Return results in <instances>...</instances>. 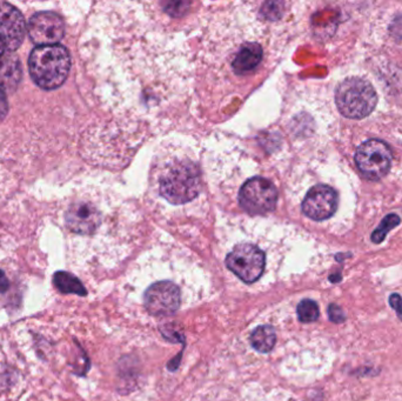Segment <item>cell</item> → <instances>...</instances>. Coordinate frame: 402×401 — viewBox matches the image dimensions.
Masks as SVG:
<instances>
[{"label":"cell","mask_w":402,"mask_h":401,"mask_svg":"<svg viewBox=\"0 0 402 401\" xmlns=\"http://www.w3.org/2000/svg\"><path fill=\"white\" fill-rule=\"evenodd\" d=\"M142 302L145 310L151 315H175L183 304V290L170 279L158 280L146 289Z\"/></svg>","instance_id":"cell-6"},{"label":"cell","mask_w":402,"mask_h":401,"mask_svg":"<svg viewBox=\"0 0 402 401\" xmlns=\"http://www.w3.org/2000/svg\"><path fill=\"white\" fill-rule=\"evenodd\" d=\"M390 306L397 312L399 318L402 320V299L399 294H392L390 297Z\"/></svg>","instance_id":"cell-19"},{"label":"cell","mask_w":402,"mask_h":401,"mask_svg":"<svg viewBox=\"0 0 402 401\" xmlns=\"http://www.w3.org/2000/svg\"><path fill=\"white\" fill-rule=\"evenodd\" d=\"M9 279L6 277V274L0 269V293H5L6 291L9 290Z\"/></svg>","instance_id":"cell-21"},{"label":"cell","mask_w":402,"mask_h":401,"mask_svg":"<svg viewBox=\"0 0 402 401\" xmlns=\"http://www.w3.org/2000/svg\"><path fill=\"white\" fill-rule=\"evenodd\" d=\"M393 154L385 141L369 139L357 149L355 162L360 173L369 180H380L390 172Z\"/></svg>","instance_id":"cell-5"},{"label":"cell","mask_w":402,"mask_h":401,"mask_svg":"<svg viewBox=\"0 0 402 401\" xmlns=\"http://www.w3.org/2000/svg\"><path fill=\"white\" fill-rule=\"evenodd\" d=\"M5 49H6V47H5L4 42H3V39L0 38V58L4 56Z\"/></svg>","instance_id":"cell-22"},{"label":"cell","mask_w":402,"mask_h":401,"mask_svg":"<svg viewBox=\"0 0 402 401\" xmlns=\"http://www.w3.org/2000/svg\"><path fill=\"white\" fill-rule=\"evenodd\" d=\"M53 282L55 287L62 293H75L81 295V297L88 294L85 287H84L83 284L80 282L78 278H75V276L67 274V272H62V271L57 272V274H54Z\"/></svg>","instance_id":"cell-15"},{"label":"cell","mask_w":402,"mask_h":401,"mask_svg":"<svg viewBox=\"0 0 402 401\" xmlns=\"http://www.w3.org/2000/svg\"><path fill=\"white\" fill-rule=\"evenodd\" d=\"M159 193L173 205H183L197 198L201 189L199 167L192 160H173L160 173Z\"/></svg>","instance_id":"cell-2"},{"label":"cell","mask_w":402,"mask_h":401,"mask_svg":"<svg viewBox=\"0 0 402 401\" xmlns=\"http://www.w3.org/2000/svg\"><path fill=\"white\" fill-rule=\"evenodd\" d=\"M25 18L21 11L9 3L0 1V38L10 52L21 47L25 39Z\"/></svg>","instance_id":"cell-10"},{"label":"cell","mask_w":402,"mask_h":401,"mask_svg":"<svg viewBox=\"0 0 402 401\" xmlns=\"http://www.w3.org/2000/svg\"><path fill=\"white\" fill-rule=\"evenodd\" d=\"M336 106L349 119H364L377 104V95L368 80L359 77L344 79L336 91Z\"/></svg>","instance_id":"cell-3"},{"label":"cell","mask_w":402,"mask_h":401,"mask_svg":"<svg viewBox=\"0 0 402 401\" xmlns=\"http://www.w3.org/2000/svg\"><path fill=\"white\" fill-rule=\"evenodd\" d=\"M400 223H401V219H400L399 215H387V217H385V219L382 220L381 223L379 225V228L372 233L370 239L375 244H381L387 234H388V232L392 231L394 228H397Z\"/></svg>","instance_id":"cell-16"},{"label":"cell","mask_w":402,"mask_h":401,"mask_svg":"<svg viewBox=\"0 0 402 401\" xmlns=\"http://www.w3.org/2000/svg\"><path fill=\"white\" fill-rule=\"evenodd\" d=\"M277 200V189L273 182L265 178L249 179L239 192L240 206L251 215H266L273 211Z\"/></svg>","instance_id":"cell-7"},{"label":"cell","mask_w":402,"mask_h":401,"mask_svg":"<svg viewBox=\"0 0 402 401\" xmlns=\"http://www.w3.org/2000/svg\"><path fill=\"white\" fill-rule=\"evenodd\" d=\"M70 69L71 56L65 46H38L29 54V75L36 85L46 91L62 86Z\"/></svg>","instance_id":"cell-1"},{"label":"cell","mask_w":402,"mask_h":401,"mask_svg":"<svg viewBox=\"0 0 402 401\" xmlns=\"http://www.w3.org/2000/svg\"><path fill=\"white\" fill-rule=\"evenodd\" d=\"M226 266L245 284L257 282L266 269V254L253 244L236 245L226 256Z\"/></svg>","instance_id":"cell-4"},{"label":"cell","mask_w":402,"mask_h":401,"mask_svg":"<svg viewBox=\"0 0 402 401\" xmlns=\"http://www.w3.org/2000/svg\"><path fill=\"white\" fill-rule=\"evenodd\" d=\"M8 113H9L8 98H6V95H5L4 92L0 90V121H3L6 118Z\"/></svg>","instance_id":"cell-20"},{"label":"cell","mask_w":402,"mask_h":401,"mask_svg":"<svg viewBox=\"0 0 402 401\" xmlns=\"http://www.w3.org/2000/svg\"><path fill=\"white\" fill-rule=\"evenodd\" d=\"M249 341L257 352L268 353L273 350L277 343V333L270 325L257 326L249 337Z\"/></svg>","instance_id":"cell-14"},{"label":"cell","mask_w":402,"mask_h":401,"mask_svg":"<svg viewBox=\"0 0 402 401\" xmlns=\"http://www.w3.org/2000/svg\"><path fill=\"white\" fill-rule=\"evenodd\" d=\"M338 208V193L328 185H316L307 192L303 202V215L315 221L331 218Z\"/></svg>","instance_id":"cell-9"},{"label":"cell","mask_w":402,"mask_h":401,"mask_svg":"<svg viewBox=\"0 0 402 401\" xmlns=\"http://www.w3.org/2000/svg\"><path fill=\"white\" fill-rule=\"evenodd\" d=\"M27 34L36 45H58L65 34V24L57 13L42 11L29 19Z\"/></svg>","instance_id":"cell-8"},{"label":"cell","mask_w":402,"mask_h":401,"mask_svg":"<svg viewBox=\"0 0 402 401\" xmlns=\"http://www.w3.org/2000/svg\"><path fill=\"white\" fill-rule=\"evenodd\" d=\"M299 320L303 323H313L319 318V306L311 299H305L297 307Z\"/></svg>","instance_id":"cell-17"},{"label":"cell","mask_w":402,"mask_h":401,"mask_svg":"<svg viewBox=\"0 0 402 401\" xmlns=\"http://www.w3.org/2000/svg\"><path fill=\"white\" fill-rule=\"evenodd\" d=\"M264 58L262 46L257 42H247L241 46L232 60V69L238 75H246L253 72Z\"/></svg>","instance_id":"cell-12"},{"label":"cell","mask_w":402,"mask_h":401,"mask_svg":"<svg viewBox=\"0 0 402 401\" xmlns=\"http://www.w3.org/2000/svg\"><path fill=\"white\" fill-rule=\"evenodd\" d=\"M328 315H329V318H331L333 323H344V320H346L344 311H342L340 306L336 305V304H332L331 306L328 307Z\"/></svg>","instance_id":"cell-18"},{"label":"cell","mask_w":402,"mask_h":401,"mask_svg":"<svg viewBox=\"0 0 402 401\" xmlns=\"http://www.w3.org/2000/svg\"><path fill=\"white\" fill-rule=\"evenodd\" d=\"M23 69L19 59L12 53H6L0 58V90L13 92L21 84Z\"/></svg>","instance_id":"cell-13"},{"label":"cell","mask_w":402,"mask_h":401,"mask_svg":"<svg viewBox=\"0 0 402 401\" xmlns=\"http://www.w3.org/2000/svg\"><path fill=\"white\" fill-rule=\"evenodd\" d=\"M99 211L88 202H79L71 205L65 213L67 228L80 234H90L99 226Z\"/></svg>","instance_id":"cell-11"}]
</instances>
